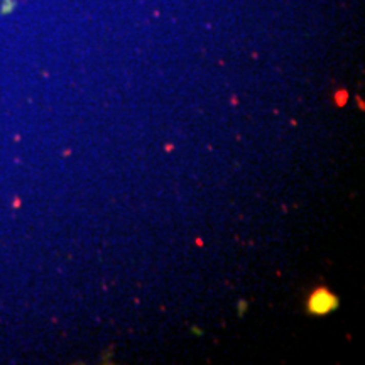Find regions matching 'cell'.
<instances>
[{
    "instance_id": "6da1fadb",
    "label": "cell",
    "mask_w": 365,
    "mask_h": 365,
    "mask_svg": "<svg viewBox=\"0 0 365 365\" xmlns=\"http://www.w3.org/2000/svg\"><path fill=\"white\" fill-rule=\"evenodd\" d=\"M336 308V299L327 289H316L308 301V310L315 315H327Z\"/></svg>"
}]
</instances>
